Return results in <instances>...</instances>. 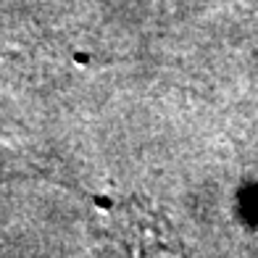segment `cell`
Returning a JSON list of instances; mask_svg holds the SVG:
<instances>
[{"label":"cell","mask_w":258,"mask_h":258,"mask_svg":"<svg viewBox=\"0 0 258 258\" xmlns=\"http://www.w3.org/2000/svg\"><path fill=\"white\" fill-rule=\"evenodd\" d=\"M98 258H179L171 221L143 198H98L87 219Z\"/></svg>","instance_id":"1"}]
</instances>
